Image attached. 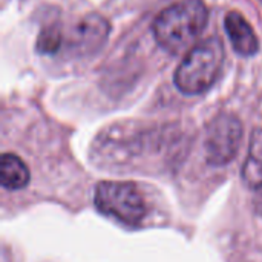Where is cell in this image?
<instances>
[{
  "label": "cell",
  "instance_id": "cell-3",
  "mask_svg": "<svg viewBox=\"0 0 262 262\" xmlns=\"http://www.w3.org/2000/svg\"><path fill=\"white\" fill-rule=\"evenodd\" d=\"M95 209L114 221L137 227L146 218V203L138 187L130 181H101L94 190Z\"/></svg>",
  "mask_w": 262,
  "mask_h": 262
},
{
  "label": "cell",
  "instance_id": "cell-2",
  "mask_svg": "<svg viewBox=\"0 0 262 262\" xmlns=\"http://www.w3.org/2000/svg\"><path fill=\"white\" fill-rule=\"evenodd\" d=\"M226 58L220 37H209L186 52L175 71V86L184 95H201L220 78Z\"/></svg>",
  "mask_w": 262,
  "mask_h": 262
},
{
  "label": "cell",
  "instance_id": "cell-5",
  "mask_svg": "<svg viewBox=\"0 0 262 262\" xmlns=\"http://www.w3.org/2000/svg\"><path fill=\"white\" fill-rule=\"evenodd\" d=\"M111 32L109 21L98 15L89 14L78 20L68 34L66 45L71 54L77 57H88L101 49Z\"/></svg>",
  "mask_w": 262,
  "mask_h": 262
},
{
  "label": "cell",
  "instance_id": "cell-6",
  "mask_svg": "<svg viewBox=\"0 0 262 262\" xmlns=\"http://www.w3.org/2000/svg\"><path fill=\"white\" fill-rule=\"evenodd\" d=\"M224 26L233 49L239 55L252 57L259 51L258 37L243 14H239L238 11H230L224 18Z\"/></svg>",
  "mask_w": 262,
  "mask_h": 262
},
{
  "label": "cell",
  "instance_id": "cell-7",
  "mask_svg": "<svg viewBox=\"0 0 262 262\" xmlns=\"http://www.w3.org/2000/svg\"><path fill=\"white\" fill-rule=\"evenodd\" d=\"M241 178L249 189H262V129H255L250 135L249 152L241 169Z\"/></svg>",
  "mask_w": 262,
  "mask_h": 262
},
{
  "label": "cell",
  "instance_id": "cell-4",
  "mask_svg": "<svg viewBox=\"0 0 262 262\" xmlns=\"http://www.w3.org/2000/svg\"><path fill=\"white\" fill-rule=\"evenodd\" d=\"M243 141V124L232 114L216 115L207 126L204 137L206 161L213 167L232 163Z\"/></svg>",
  "mask_w": 262,
  "mask_h": 262
},
{
  "label": "cell",
  "instance_id": "cell-8",
  "mask_svg": "<svg viewBox=\"0 0 262 262\" xmlns=\"http://www.w3.org/2000/svg\"><path fill=\"white\" fill-rule=\"evenodd\" d=\"M31 173L26 163L14 155L3 154L0 160V184L5 190H21L29 184Z\"/></svg>",
  "mask_w": 262,
  "mask_h": 262
},
{
  "label": "cell",
  "instance_id": "cell-1",
  "mask_svg": "<svg viewBox=\"0 0 262 262\" xmlns=\"http://www.w3.org/2000/svg\"><path fill=\"white\" fill-rule=\"evenodd\" d=\"M209 9L203 0H181L167 6L154 21L157 43L169 54L190 51L206 29Z\"/></svg>",
  "mask_w": 262,
  "mask_h": 262
},
{
  "label": "cell",
  "instance_id": "cell-9",
  "mask_svg": "<svg viewBox=\"0 0 262 262\" xmlns=\"http://www.w3.org/2000/svg\"><path fill=\"white\" fill-rule=\"evenodd\" d=\"M61 32L57 28H48L40 34L37 49L43 54H52L61 46Z\"/></svg>",
  "mask_w": 262,
  "mask_h": 262
}]
</instances>
